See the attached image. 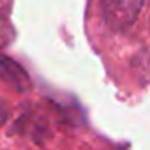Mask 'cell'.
Here are the masks:
<instances>
[{"label": "cell", "instance_id": "6da1fadb", "mask_svg": "<svg viewBox=\"0 0 150 150\" xmlns=\"http://www.w3.org/2000/svg\"><path fill=\"white\" fill-rule=\"evenodd\" d=\"M99 4L106 27L113 32L124 34L136 23L145 0H99Z\"/></svg>", "mask_w": 150, "mask_h": 150}, {"label": "cell", "instance_id": "7a4b0ae2", "mask_svg": "<svg viewBox=\"0 0 150 150\" xmlns=\"http://www.w3.org/2000/svg\"><path fill=\"white\" fill-rule=\"evenodd\" d=\"M0 76L4 78V81H7L11 87H14L20 92H25L30 87V78L27 71L18 62H14L6 55H0Z\"/></svg>", "mask_w": 150, "mask_h": 150}]
</instances>
